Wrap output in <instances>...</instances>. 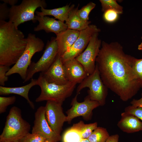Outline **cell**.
Segmentation results:
<instances>
[{"instance_id": "cell-1", "label": "cell", "mask_w": 142, "mask_h": 142, "mask_svg": "<svg viewBox=\"0 0 142 142\" xmlns=\"http://www.w3.org/2000/svg\"><path fill=\"white\" fill-rule=\"evenodd\" d=\"M135 58L126 54L118 42L102 41L96 59L103 83L124 102L131 99L140 88L133 69Z\"/></svg>"}, {"instance_id": "cell-2", "label": "cell", "mask_w": 142, "mask_h": 142, "mask_svg": "<svg viewBox=\"0 0 142 142\" xmlns=\"http://www.w3.org/2000/svg\"><path fill=\"white\" fill-rule=\"evenodd\" d=\"M27 43L24 35L13 23L0 21V65L10 67L14 65Z\"/></svg>"}, {"instance_id": "cell-3", "label": "cell", "mask_w": 142, "mask_h": 142, "mask_svg": "<svg viewBox=\"0 0 142 142\" xmlns=\"http://www.w3.org/2000/svg\"><path fill=\"white\" fill-rule=\"evenodd\" d=\"M30 129V124L22 118L21 109L13 106L7 116L0 135V142H19L29 133Z\"/></svg>"}, {"instance_id": "cell-4", "label": "cell", "mask_w": 142, "mask_h": 142, "mask_svg": "<svg viewBox=\"0 0 142 142\" xmlns=\"http://www.w3.org/2000/svg\"><path fill=\"white\" fill-rule=\"evenodd\" d=\"M37 79L41 93L36 99L37 102L52 101L63 104L65 99L72 95L77 84L70 82L63 85L50 83L40 73Z\"/></svg>"}, {"instance_id": "cell-5", "label": "cell", "mask_w": 142, "mask_h": 142, "mask_svg": "<svg viewBox=\"0 0 142 142\" xmlns=\"http://www.w3.org/2000/svg\"><path fill=\"white\" fill-rule=\"evenodd\" d=\"M27 38V43L24 51L17 63L7 72V76L17 73L24 80L32 57L36 53L43 50L44 44L41 39L31 33L28 34Z\"/></svg>"}, {"instance_id": "cell-6", "label": "cell", "mask_w": 142, "mask_h": 142, "mask_svg": "<svg viewBox=\"0 0 142 142\" xmlns=\"http://www.w3.org/2000/svg\"><path fill=\"white\" fill-rule=\"evenodd\" d=\"M46 6L44 0H23L20 4L10 8L8 21L13 23L17 28L27 21L35 23L37 21L34 15L36 10L39 7L45 8Z\"/></svg>"}, {"instance_id": "cell-7", "label": "cell", "mask_w": 142, "mask_h": 142, "mask_svg": "<svg viewBox=\"0 0 142 142\" xmlns=\"http://www.w3.org/2000/svg\"><path fill=\"white\" fill-rule=\"evenodd\" d=\"M86 87L89 89L88 96L91 100L98 102L100 106L105 104L108 89L102 81L96 64L94 72L86 77L78 86L77 94L78 95L83 89Z\"/></svg>"}, {"instance_id": "cell-8", "label": "cell", "mask_w": 142, "mask_h": 142, "mask_svg": "<svg viewBox=\"0 0 142 142\" xmlns=\"http://www.w3.org/2000/svg\"><path fill=\"white\" fill-rule=\"evenodd\" d=\"M58 47L56 37H52L47 43L41 57L36 62H31L28 69L25 82L31 79L34 74L46 71L55 60L58 54Z\"/></svg>"}, {"instance_id": "cell-9", "label": "cell", "mask_w": 142, "mask_h": 142, "mask_svg": "<svg viewBox=\"0 0 142 142\" xmlns=\"http://www.w3.org/2000/svg\"><path fill=\"white\" fill-rule=\"evenodd\" d=\"M99 33L93 35L85 50L75 58L83 65L88 75L95 70L96 59L101 46L102 41L98 38Z\"/></svg>"}, {"instance_id": "cell-10", "label": "cell", "mask_w": 142, "mask_h": 142, "mask_svg": "<svg viewBox=\"0 0 142 142\" xmlns=\"http://www.w3.org/2000/svg\"><path fill=\"white\" fill-rule=\"evenodd\" d=\"M78 95L76 94L73 99L71 103V107L66 112V122L69 124L73 119L78 116H82L85 120H90L93 110L100 106L98 102L91 100L88 95L84 98V101L78 102L77 100Z\"/></svg>"}, {"instance_id": "cell-11", "label": "cell", "mask_w": 142, "mask_h": 142, "mask_svg": "<svg viewBox=\"0 0 142 142\" xmlns=\"http://www.w3.org/2000/svg\"><path fill=\"white\" fill-rule=\"evenodd\" d=\"M100 31L97 26L92 24L80 31L79 36L73 44L61 56L62 63L75 58L80 54L87 47L93 35Z\"/></svg>"}, {"instance_id": "cell-12", "label": "cell", "mask_w": 142, "mask_h": 142, "mask_svg": "<svg viewBox=\"0 0 142 142\" xmlns=\"http://www.w3.org/2000/svg\"><path fill=\"white\" fill-rule=\"evenodd\" d=\"M62 104L52 101H47L45 107L46 120L52 129L57 134L60 135L67 116L64 113Z\"/></svg>"}, {"instance_id": "cell-13", "label": "cell", "mask_w": 142, "mask_h": 142, "mask_svg": "<svg viewBox=\"0 0 142 142\" xmlns=\"http://www.w3.org/2000/svg\"><path fill=\"white\" fill-rule=\"evenodd\" d=\"M34 125L32 133L40 135L46 139L54 142L60 141L62 137L55 133L49 125L45 117V106H41L34 114Z\"/></svg>"}, {"instance_id": "cell-14", "label": "cell", "mask_w": 142, "mask_h": 142, "mask_svg": "<svg viewBox=\"0 0 142 142\" xmlns=\"http://www.w3.org/2000/svg\"><path fill=\"white\" fill-rule=\"evenodd\" d=\"M40 74L50 83L63 85L69 82L66 76L61 56L58 55L49 68L45 72Z\"/></svg>"}, {"instance_id": "cell-15", "label": "cell", "mask_w": 142, "mask_h": 142, "mask_svg": "<svg viewBox=\"0 0 142 142\" xmlns=\"http://www.w3.org/2000/svg\"><path fill=\"white\" fill-rule=\"evenodd\" d=\"M63 64L69 82L80 84L88 75L83 65L75 58L66 61Z\"/></svg>"}, {"instance_id": "cell-16", "label": "cell", "mask_w": 142, "mask_h": 142, "mask_svg": "<svg viewBox=\"0 0 142 142\" xmlns=\"http://www.w3.org/2000/svg\"><path fill=\"white\" fill-rule=\"evenodd\" d=\"M35 18L38 22V24L34 28L35 32L44 30L47 33L53 32L56 34L68 29L65 23L55 18L46 16L36 15Z\"/></svg>"}, {"instance_id": "cell-17", "label": "cell", "mask_w": 142, "mask_h": 142, "mask_svg": "<svg viewBox=\"0 0 142 142\" xmlns=\"http://www.w3.org/2000/svg\"><path fill=\"white\" fill-rule=\"evenodd\" d=\"M79 33L80 31H78L67 29L56 34L58 55L61 56L72 46Z\"/></svg>"}, {"instance_id": "cell-18", "label": "cell", "mask_w": 142, "mask_h": 142, "mask_svg": "<svg viewBox=\"0 0 142 142\" xmlns=\"http://www.w3.org/2000/svg\"><path fill=\"white\" fill-rule=\"evenodd\" d=\"M117 126L124 132L131 133L142 130V122L137 117L125 111L121 114Z\"/></svg>"}, {"instance_id": "cell-19", "label": "cell", "mask_w": 142, "mask_h": 142, "mask_svg": "<svg viewBox=\"0 0 142 142\" xmlns=\"http://www.w3.org/2000/svg\"><path fill=\"white\" fill-rule=\"evenodd\" d=\"M37 79L32 78L28 84L20 87H8L0 86V95H8L14 94L19 95L24 98L27 101L31 107L33 109L35 108L33 103L29 99L28 93L31 89L33 86L38 85Z\"/></svg>"}, {"instance_id": "cell-20", "label": "cell", "mask_w": 142, "mask_h": 142, "mask_svg": "<svg viewBox=\"0 0 142 142\" xmlns=\"http://www.w3.org/2000/svg\"><path fill=\"white\" fill-rule=\"evenodd\" d=\"M74 4L67 5L63 7L51 9H47L41 7V12L36 11V15L39 16H45L48 15L54 16L55 19L64 22L67 20L70 11L74 8Z\"/></svg>"}, {"instance_id": "cell-21", "label": "cell", "mask_w": 142, "mask_h": 142, "mask_svg": "<svg viewBox=\"0 0 142 142\" xmlns=\"http://www.w3.org/2000/svg\"><path fill=\"white\" fill-rule=\"evenodd\" d=\"M78 7L70 11L65 23L68 27V29L80 31L87 28L91 22L84 21L78 16L77 13Z\"/></svg>"}, {"instance_id": "cell-22", "label": "cell", "mask_w": 142, "mask_h": 142, "mask_svg": "<svg viewBox=\"0 0 142 142\" xmlns=\"http://www.w3.org/2000/svg\"><path fill=\"white\" fill-rule=\"evenodd\" d=\"M98 127L97 122L85 124L83 121L80 120L74 124L70 128L78 132L83 139H87Z\"/></svg>"}, {"instance_id": "cell-23", "label": "cell", "mask_w": 142, "mask_h": 142, "mask_svg": "<svg viewBox=\"0 0 142 142\" xmlns=\"http://www.w3.org/2000/svg\"><path fill=\"white\" fill-rule=\"evenodd\" d=\"M109 136L106 129L98 127L87 139L89 142H105Z\"/></svg>"}, {"instance_id": "cell-24", "label": "cell", "mask_w": 142, "mask_h": 142, "mask_svg": "<svg viewBox=\"0 0 142 142\" xmlns=\"http://www.w3.org/2000/svg\"><path fill=\"white\" fill-rule=\"evenodd\" d=\"M102 7V11L104 12L108 9H113L117 11L119 14L123 13V7L119 5L115 0H100Z\"/></svg>"}, {"instance_id": "cell-25", "label": "cell", "mask_w": 142, "mask_h": 142, "mask_svg": "<svg viewBox=\"0 0 142 142\" xmlns=\"http://www.w3.org/2000/svg\"><path fill=\"white\" fill-rule=\"evenodd\" d=\"M62 139L63 142H81L83 138L78 132L70 128L64 133Z\"/></svg>"}, {"instance_id": "cell-26", "label": "cell", "mask_w": 142, "mask_h": 142, "mask_svg": "<svg viewBox=\"0 0 142 142\" xmlns=\"http://www.w3.org/2000/svg\"><path fill=\"white\" fill-rule=\"evenodd\" d=\"M96 4L90 2L80 9H78L77 13L78 16L84 21H89V16L91 11L95 7Z\"/></svg>"}, {"instance_id": "cell-27", "label": "cell", "mask_w": 142, "mask_h": 142, "mask_svg": "<svg viewBox=\"0 0 142 142\" xmlns=\"http://www.w3.org/2000/svg\"><path fill=\"white\" fill-rule=\"evenodd\" d=\"M16 97L14 96L9 97H0V114L6 112L7 107L15 102Z\"/></svg>"}, {"instance_id": "cell-28", "label": "cell", "mask_w": 142, "mask_h": 142, "mask_svg": "<svg viewBox=\"0 0 142 142\" xmlns=\"http://www.w3.org/2000/svg\"><path fill=\"white\" fill-rule=\"evenodd\" d=\"M133 69L139 84L142 88V59L135 58L133 64Z\"/></svg>"}, {"instance_id": "cell-29", "label": "cell", "mask_w": 142, "mask_h": 142, "mask_svg": "<svg viewBox=\"0 0 142 142\" xmlns=\"http://www.w3.org/2000/svg\"><path fill=\"white\" fill-rule=\"evenodd\" d=\"M46 139L40 135L29 133L19 142H44Z\"/></svg>"}, {"instance_id": "cell-30", "label": "cell", "mask_w": 142, "mask_h": 142, "mask_svg": "<svg viewBox=\"0 0 142 142\" xmlns=\"http://www.w3.org/2000/svg\"><path fill=\"white\" fill-rule=\"evenodd\" d=\"M119 14L116 11L108 9L104 12L103 18L104 21L109 23H113L118 19Z\"/></svg>"}, {"instance_id": "cell-31", "label": "cell", "mask_w": 142, "mask_h": 142, "mask_svg": "<svg viewBox=\"0 0 142 142\" xmlns=\"http://www.w3.org/2000/svg\"><path fill=\"white\" fill-rule=\"evenodd\" d=\"M124 110L126 112L135 116L142 122V106L135 107L129 105L125 107Z\"/></svg>"}, {"instance_id": "cell-32", "label": "cell", "mask_w": 142, "mask_h": 142, "mask_svg": "<svg viewBox=\"0 0 142 142\" xmlns=\"http://www.w3.org/2000/svg\"><path fill=\"white\" fill-rule=\"evenodd\" d=\"M10 8L7 4L3 2L0 3V21H6L9 19Z\"/></svg>"}, {"instance_id": "cell-33", "label": "cell", "mask_w": 142, "mask_h": 142, "mask_svg": "<svg viewBox=\"0 0 142 142\" xmlns=\"http://www.w3.org/2000/svg\"><path fill=\"white\" fill-rule=\"evenodd\" d=\"M9 67L0 65V85L4 86L5 82L8 80V77L6 75L7 72L10 69Z\"/></svg>"}, {"instance_id": "cell-34", "label": "cell", "mask_w": 142, "mask_h": 142, "mask_svg": "<svg viewBox=\"0 0 142 142\" xmlns=\"http://www.w3.org/2000/svg\"><path fill=\"white\" fill-rule=\"evenodd\" d=\"M141 96V98L139 99H133L130 102L131 105L135 107L142 106V93Z\"/></svg>"}, {"instance_id": "cell-35", "label": "cell", "mask_w": 142, "mask_h": 142, "mask_svg": "<svg viewBox=\"0 0 142 142\" xmlns=\"http://www.w3.org/2000/svg\"><path fill=\"white\" fill-rule=\"evenodd\" d=\"M119 136L118 134L110 136L105 142H118Z\"/></svg>"}, {"instance_id": "cell-36", "label": "cell", "mask_w": 142, "mask_h": 142, "mask_svg": "<svg viewBox=\"0 0 142 142\" xmlns=\"http://www.w3.org/2000/svg\"><path fill=\"white\" fill-rule=\"evenodd\" d=\"M1 1L10 5L11 6L15 5L18 1V0H1Z\"/></svg>"}, {"instance_id": "cell-37", "label": "cell", "mask_w": 142, "mask_h": 142, "mask_svg": "<svg viewBox=\"0 0 142 142\" xmlns=\"http://www.w3.org/2000/svg\"><path fill=\"white\" fill-rule=\"evenodd\" d=\"M138 49L139 50H142V42L138 45Z\"/></svg>"}, {"instance_id": "cell-38", "label": "cell", "mask_w": 142, "mask_h": 142, "mask_svg": "<svg viewBox=\"0 0 142 142\" xmlns=\"http://www.w3.org/2000/svg\"><path fill=\"white\" fill-rule=\"evenodd\" d=\"M81 142H89L87 139H83Z\"/></svg>"}, {"instance_id": "cell-39", "label": "cell", "mask_w": 142, "mask_h": 142, "mask_svg": "<svg viewBox=\"0 0 142 142\" xmlns=\"http://www.w3.org/2000/svg\"><path fill=\"white\" fill-rule=\"evenodd\" d=\"M44 142H53L47 139H46V140Z\"/></svg>"}, {"instance_id": "cell-40", "label": "cell", "mask_w": 142, "mask_h": 142, "mask_svg": "<svg viewBox=\"0 0 142 142\" xmlns=\"http://www.w3.org/2000/svg\"><path fill=\"white\" fill-rule=\"evenodd\" d=\"M141 39H142V37H141Z\"/></svg>"}]
</instances>
